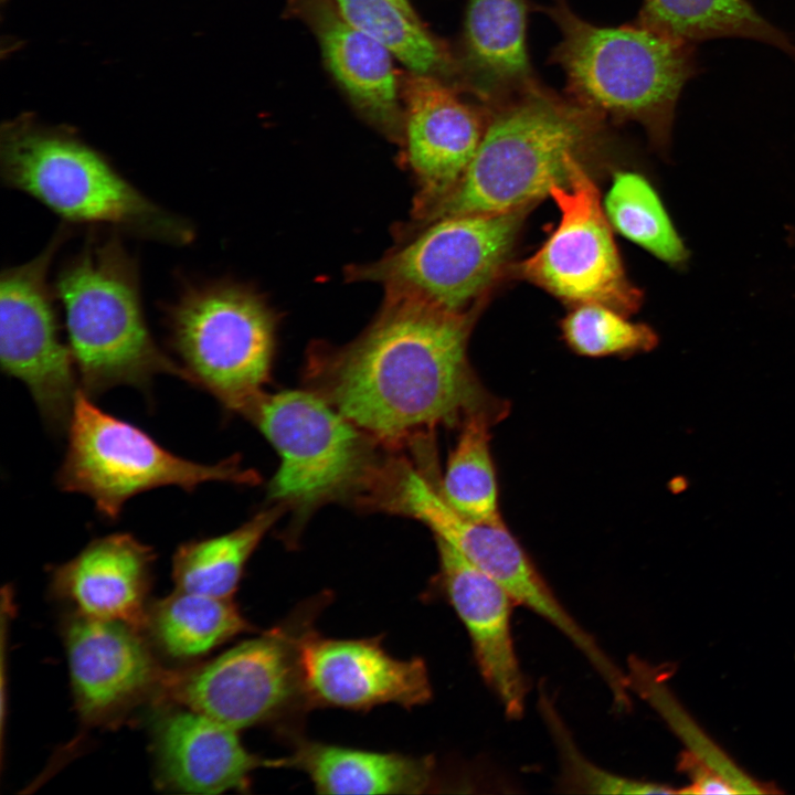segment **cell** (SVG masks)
<instances>
[{
	"label": "cell",
	"mask_w": 795,
	"mask_h": 795,
	"mask_svg": "<svg viewBox=\"0 0 795 795\" xmlns=\"http://www.w3.org/2000/svg\"><path fill=\"white\" fill-rule=\"evenodd\" d=\"M471 310L457 312L385 290L381 310L352 342L310 348L305 382L386 451L431 437L475 412H507L467 357Z\"/></svg>",
	"instance_id": "6da1fadb"
},
{
	"label": "cell",
	"mask_w": 795,
	"mask_h": 795,
	"mask_svg": "<svg viewBox=\"0 0 795 795\" xmlns=\"http://www.w3.org/2000/svg\"><path fill=\"white\" fill-rule=\"evenodd\" d=\"M488 109L486 130L464 176L420 211L421 219L528 209L552 188L568 186L573 167L604 141L603 117L539 83Z\"/></svg>",
	"instance_id": "7a4b0ae2"
},
{
	"label": "cell",
	"mask_w": 795,
	"mask_h": 795,
	"mask_svg": "<svg viewBox=\"0 0 795 795\" xmlns=\"http://www.w3.org/2000/svg\"><path fill=\"white\" fill-rule=\"evenodd\" d=\"M2 183L72 227L105 229L174 247L195 240L193 223L155 202L71 127L23 114L0 130Z\"/></svg>",
	"instance_id": "3957f363"
},
{
	"label": "cell",
	"mask_w": 795,
	"mask_h": 795,
	"mask_svg": "<svg viewBox=\"0 0 795 795\" xmlns=\"http://www.w3.org/2000/svg\"><path fill=\"white\" fill-rule=\"evenodd\" d=\"M123 236L88 229L82 247L64 262L53 283L81 390L89 398L119 385L147 390L158 374L190 383L148 328L138 259Z\"/></svg>",
	"instance_id": "277c9868"
},
{
	"label": "cell",
	"mask_w": 795,
	"mask_h": 795,
	"mask_svg": "<svg viewBox=\"0 0 795 795\" xmlns=\"http://www.w3.org/2000/svg\"><path fill=\"white\" fill-rule=\"evenodd\" d=\"M547 12L561 31L551 60L570 97L603 118L636 121L655 145H668L681 91L698 71L695 45L637 22L589 23L563 0Z\"/></svg>",
	"instance_id": "5b68a950"
},
{
	"label": "cell",
	"mask_w": 795,
	"mask_h": 795,
	"mask_svg": "<svg viewBox=\"0 0 795 795\" xmlns=\"http://www.w3.org/2000/svg\"><path fill=\"white\" fill-rule=\"evenodd\" d=\"M391 452L377 468L359 501L365 510L411 517L523 605L562 633L593 666L607 654L562 605L526 550L502 520L483 522L454 510L441 494L433 456L422 462Z\"/></svg>",
	"instance_id": "8992f818"
},
{
	"label": "cell",
	"mask_w": 795,
	"mask_h": 795,
	"mask_svg": "<svg viewBox=\"0 0 795 795\" xmlns=\"http://www.w3.org/2000/svg\"><path fill=\"white\" fill-rule=\"evenodd\" d=\"M161 311L190 383L242 415L271 379L276 319L263 297L231 279H184Z\"/></svg>",
	"instance_id": "52a82bcc"
},
{
	"label": "cell",
	"mask_w": 795,
	"mask_h": 795,
	"mask_svg": "<svg viewBox=\"0 0 795 795\" xmlns=\"http://www.w3.org/2000/svg\"><path fill=\"white\" fill-rule=\"evenodd\" d=\"M243 416L280 457L268 496L297 526L321 505L354 502L381 459V445L311 390L263 392Z\"/></svg>",
	"instance_id": "ba28073f"
},
{
	"label": "cell",
	"mask_w": 795,
	"mask_h": 795,
	"mask_svg": "<svg viewBox=\"0 0 795 795\" xmlns=\"http://www.w3.org/2000/svg\"><path fill=\"white\" fill-rule=\"evenodd\" d=\"M68 442L56 481L63 491L92 499L115 520L131 497L163 486L193 491L208 481L255 485L258 474L239 455L201 464L174 455L146 432L113 416L78 390L67 427Z\"/></svg>",
	"instance_id": "9c48e42d"
},
{
	"label": "cell",
	"mask_w": 795,
	"mask_h": 795,
	"mask_svg": "<svg viewBox=\"0 0 795 795\" xmlns=\"http://www.w3.org/2000/svg\"><path fill=\"white\" fill-rule=\"evenodd\" d=\"M528 209L462 213L428 221L379 261L351 266L349 280L381 284L441 308L468 311L501 272Z\"/></svg>",
	"instance_id": "30bf717a"
},
{
	"label": "cell",
	"mask_w": 795,
	"mask_h": 795,
	"mask_svg": "<svg viewBox=\"0 0 795 795\" xmlns=\"http://www.w3.org/2000/svg\"><path fill=\"white\" fill-rule=\"evenodd\" d=\"M72 230L61 223L34 257L4 267L0 274L1 369L25 384L54 433L67 431L80 390L71 349L61 338L56 296L49 280L51 264Z\"/></svg>",
	"instance_id": "8fae6325"
},
{
	"label": "cell",
	"mask_w": 795,
	"mask_h": 795,
	"mask_svg": "<svg viewBox=\"0 0 795 795\" xmlns=\"http://www.w3.org/2000/svg\"><path fill=\"white\" fill-rule=\"evenodd\" d=\"M304 629L274 627L210 661L166 670L159 698L237 731L273 721L308 703L299 657Z\"/></svg>",
	"instance_id": "7c38bea8"
},
{
	"label": "cell",
	"mask_w": 795,
	"mask_h": 795,
	"mask_svg": "<svg viewBox=\"0 0 795 795\" xmlns=\"http://www.w3.org/2000/svg\"><path fill=\"white\" fill-rule=\"evenodd\" d=\"M584 168L576 163L569 184L551 189L559 223L517 274L572 305L597 303L628 315L643 296L626 276L598 190Z\"/></svg>",
	"instance_id": "4fadbf2b"
},
{
	"label": "cell",
	"mask_w": 795,
	"mask_h": 795,
	"mask_svg": "<svg viewBox=\"0 0 795 795\" xmlns=\"http://www.w3.org/2000/svg\"><path fill=\"white\" fill-rule=\"evenodd\" d=\"M63 638L75 704L86 724H115L147 699L159 698L166 670L141 629L73 612Z\"/></svg>",
	"instance_id": "5bb4252c"
},
{
	"label": "cell",
	"mask_w": 795,
	"mask_h": 795,
	"mask_svg": "<svg viewBox=\"0 0 795 795\" xmlns=\"http://www.w3.org/2000/svg\"><path fill=\"white\" fill-rule=\"evenodd\" d=\"M406 160L421 184L416 212L448 193L473 160L489 109L456 85L411 71L399 74Z\"/></svg>",
	"instance_id": "9a60e30c"
},
{
	"label": "cell",
	"mask_w": 795,
	"mask_h": 795,
	"mask_svg": "<svg viewBox=\"0 0 795 795\" xmlns=\"http://www.w3.org/2000/svg\"><path fill=\"white\" fill-rule=\"evenodd\" d=\"M299 657L308 704L364 710L424 704L432 686L423 659H398L379 638L338 639L305 628Z\"/></svg>",
	"instance_id": "2e32d148"
},
{
	"label": "cell",
	"mask_w": 795,
	"mask_h": 795,
	"mask_svg": "<svg viewBox=\"0 0 795 795\" xmlns=\"http://www.w3.org/2000/svg\"><path fill=\"white\" fill-rule=\"evenodd\" d=\"M155 780L160 789L188 794L244 791L261 766H284L245 749L237 730L172 703L152 724Z\"/></svg>",
	"instance_id": "e0dca14e"
},
{
	"label": "cell",
	"mask_w": 795,
	"mask_h": 795,
	"mask_svg": "<svg viewBox=\"0 0 795 795\" xmlns=\"http://www.w3.org/2000/svg\"><path fill=\"white\" fill-rule=\"evenodd\" d=\"M315 35L328 71L354 110L392 141L403 144L404 112L393 55L353 26L335 0H286Z\"/></svg>",
	"instance_id": "ac0fdd59"
},
{
	"label": "cell",
	"mask_w": 795,
	"mask_h": 795,
	"mask_svg": "<svg viewBox=\"0 0 795 795\" xmlns=\"http://www.w3.org/2000/svg\"><path fill=\"white\" fill-rule=\"evenodd\" d=\"M443 590L471 640L479 671L506 716L522 717L527 680L515 649L511 613L516 604L496 580L437 540Z\"/></svg>",
	"instance_id": "d6986e66"
},
{
	"label": "cell",
	"mask_w": 795,
	"mask_h": 795,
	"mask_svg": "<svg viewBox=\"0 0 795 795\" xmlns=\"http://www.w3.org/2000/svg\"><path fill=\"white\" fill-rule=\"evenodd\" d=\"M153 561L152 548L134 536H105L53 570L52 591L78 614L142 630Z\"/></svg>",
	"instance_id": "ffe728a7"
},
{
	"label": "cell",
	"mask_w": 795,
	"mask_h": 795,
	"mask_svg": "<svg viewBox=\"0 0 795 795\" xmlns=\"http://www.w3.org/2000/svg\"><path fill=\"white\" fill-rule=\"evenodd\" d=\"M526 0H469L459 47L455 85L487 108L538 81L527 47Z\"/></svg>",
	"instance_id": "44dd1931"
},
{
	"label": "cell",
	"mask_w": 795,
	"mask_h": 795,
	"mask_svg": "<svg viewBox=\"0 0 795 795\" xmlns=\"http://www.w3.org/2000/svg\"><path fill=\"white\" fill-rule=\"evenodd\" d=\"M285 767L305 772L321 794H421L434 780V761L315 741H300Z\"/></svg>",
	"instance_id": "7402d4cb"
},
{
	"label": "cell",
	"mask_w": 795,
	"mask_h": 795,
	"mask_svg": "<svg viewBox=\"0 0 795 795\" xmlns=\"http://www.w3.org/2000/svg\"><path fill=\"white\" fill-rule=\"evenodd\" d=\"M254 630L232 598L176 589L149 603L142 632L166 655L190 659L208 654L234 636Z\"/></svg>",
	"instance_id": "603a6c76"
},
{
	"label": "cell",
	"mask_w": 795,
	"mask_h": 795,
	"mask_svg": "<svg viewBox=\"0 0 795 795\" xmlns=\"http://www.w3.org/2000/svg\"><path fill=\"white\" fill-rule=\"evenodd\" d=\"M636 22L691 44L717 38H745L795 57L791 39L764 19L749 0H644Z\"/></svg>",
	"instance_id": "cb8c5ba5"
},
{
	"label": "cell",
	"mask_w": 795,
	"mask_h": 795,
	"mask_svg": "<svg viewBox=\"0 0 795 795\" xmlns=\"http://www.w3.org/2000/svg\"><path fill=\"white\" fill-rule=\"evenodd\" d=\"M286 511L275 504L227 533L180 544L172 559L176 589L232 598L250 556Z\"/></svg>",
	"instance_id": "d4e9b609"
},
{
	"label": "cell",
	"mask_w": 795,
	"mask_h": 795,
	"mask_svg": "<svg viewBox=\"0 0 795 795\" xmlns=\"http://www.w3.org/2000/svg\"><path fill=\"white\" fill-rule=\"evenodd\" d=\"M507 412L484 410L460 423L457 443L451 452L443 477L442 496L462 516L483 522L502 520L498 507V484L490 452L491 427Z\"/></svg>",
	"instance_id": "484cf974"
},
{
	"label": "cell",
	"mask_w": 795,
	"mask_h": 795,
	"mask_svg": "<svg viewBox=\"0 0 795 795\" xmlns=\"http://www.w3.org/2000/svg\"><path fill=\"white\" fill-rule=\"evenodd\" d=\"M342 15L382 44L407 71L439 77L455 85V54L391 0H335Z\"/></svg>",
	"instance_id": "4316f807"
},
{
	"label": "cell",
	"mask_w": 795,
	"mask_h": 795,
	"mask_svg": "<svg viewBox=\"0 0 795 795\" xmlns=\"http://www.w3.org/2000/svg\"><path fill=\"white\" fill-rule=\"evenodd\" d=\"M612 227L659 259L677 266L688 252L658 194L639 173L617 171L604 198Z\"/></svg>",
	"instance_id": "83f0119b"
},
{
	"label": "cell",
	"mask_w": 795,
	"mask_h": 795,
	"mask_svg": "<svg viewBox=\"0 0 795 795\" xmlns=\"http://www.w3.org/2000/svg\"><path fill=\"white\" fill-rule=\"evenodd\" d=\"M561 321L568 347L590 358L630 356L651 350L657 343L654 330L626 318V314L597 303L573 305Z\"/></svg>",
	"instance_id": "f1b7e54d"
},
{
	"label": "cell",
	"mask_w": 795,
	"mask_h": 795,
	"mask_svg": "<svg viewBox=\"0 0 795 795\" xmlns=\"http://www.w3.org/2000/svg\"><path fill=\"white\" fill-rule=\"evenodd\" d=\"M540 710L559 750L560 783L564 788L597 794L678 793L669 785L628 778L595 765L577 749L562 719L543 696L540 698Z\"/></svg>",
	"instance_id": "f546056e"
},
{
	"label": "cell",
	"mask_w": 795,
	"mask_h": 795,
	"mask_svg": "<svg viewBox=\"0 0 795 795\" xmlns=\"http://www.w3.org/2000/svg\"><path fill=\"white\" fill-rule=\"evenodd\" d=\"M680 767L688 772L692 783L678 789V793L739 794V791L725 777L689 751L682 755Z\"/></svg>",
	"instance_id": "4dcf8cb0"
},
{
	"label": "cell",
	"mask_w": 795,
	"mask_h": 795,
	"mask_svg": "<svg viewBox=\"0 0 795 795\" xmlns=\"http://www.w3.org/2000/svg\"><path fill=\"white\" fill-rule=\"evenodd\" d=\"M393 3H395L400 9H402L405 13H407L413 19L420 20L416 11L412 7L411 2L409 0H391Z\"/></svg>",
	"instance_id": "1f68e13d"
}]
</instances>
